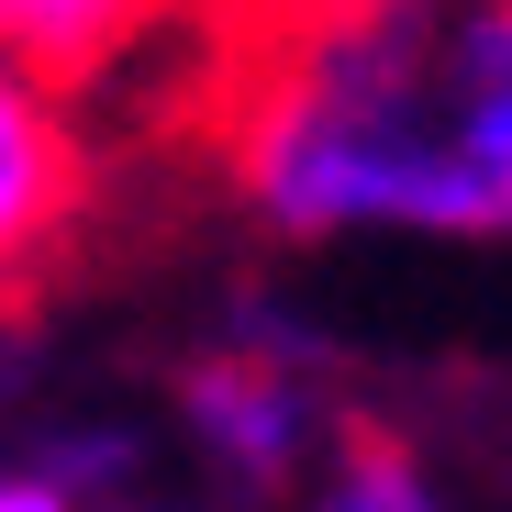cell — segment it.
<instances>
[{"label":"cell","mask_w":512,"mask_h":512,"mask_svg":"<svg viewBox=\"0 0 512 512\" xmlns=\"http://www.w3.org/2000/svg\"><path fill=\"white\" fill-rule=\"evenodd\" d=\"M201 112L290 245L512 234V0H234Z\"/></svg>","instance_id":"1"},{"label":"cell","mask_w":512,"mask_h":512,"mask_svg":"<svg viewBox=\"0 0 512 512\" xmlns=\"http://www.w3.org/2000/svg\"><path fill=\"white\" fill-rule=\"evenodd\" d=\"M179 412L201 457L234 479V490H301L312 457H323V379H312V334H279V323H234V346H212L190 379H179Z\"/></svg>","instance_id":"2"},{"label":"cell","mask_w":512,"mask_h":512,"mask_svg":"<svg viewBox=\"0 0 512 512\" xmlns=\"http://www.w3.org/2000/svg\"><path fill=\"white\" fill-rule=\"evenodd\" d=\"M90 201H101L90 112L56 78H34L23 56H0V301H34L67 268Z\"/></svg>","instance_id":"3"},{"label":"cell","mask_w":512,"mask_h":512,"mask_svg":"<svg viewBox=\"0 0 512 512\" xmlns=\"http://www.w3.org/2000/svg\"><path fill=\"white\" fill-rule=\"evenodd\" d=\"M179 34H223V0H0V56L56 78L78 112Z\"/></svg>","instance_id":"4"},{"label":"cell","mask_w":512,"mask_h":512,"mask_svg":"<svg viewBox=\"0 0 512 512\" xmlns=\"http://www.w3.org/2000/svg\"><path fill=\"white\" fill-rule=\"evenodd\" d=\"M312 512H446V501H435V479H423L401 446L334 435V468L312 479Z\"/></svg>","instance_id":"5"},{"label":"cell","mask_w":512,"mask_h":512,"mask_svg":"<svg viewBox=\"0 0 512 512\" xmlns=\"http://www.w3.org/2000/svg\"><path fill=\"white\" fill-rule=\"evenodd\" d=\"M101 490H78L67 468H45V457H12L0 468V512H90Z\"/></svg>","instance_id":"6"},{"label":"cell","mask_w":512,"mask_h":512,"mask_svg":"<svg viewBox=\"0 0 512 512\" xmlns=\"http://www.w3.org/2000/svg\"><path fill=\"white\" fill-rule=\"evenodd\" d=\"M223 12H234V0H223Z\"/></svg>","instance_id":"7"}]
</instances>
